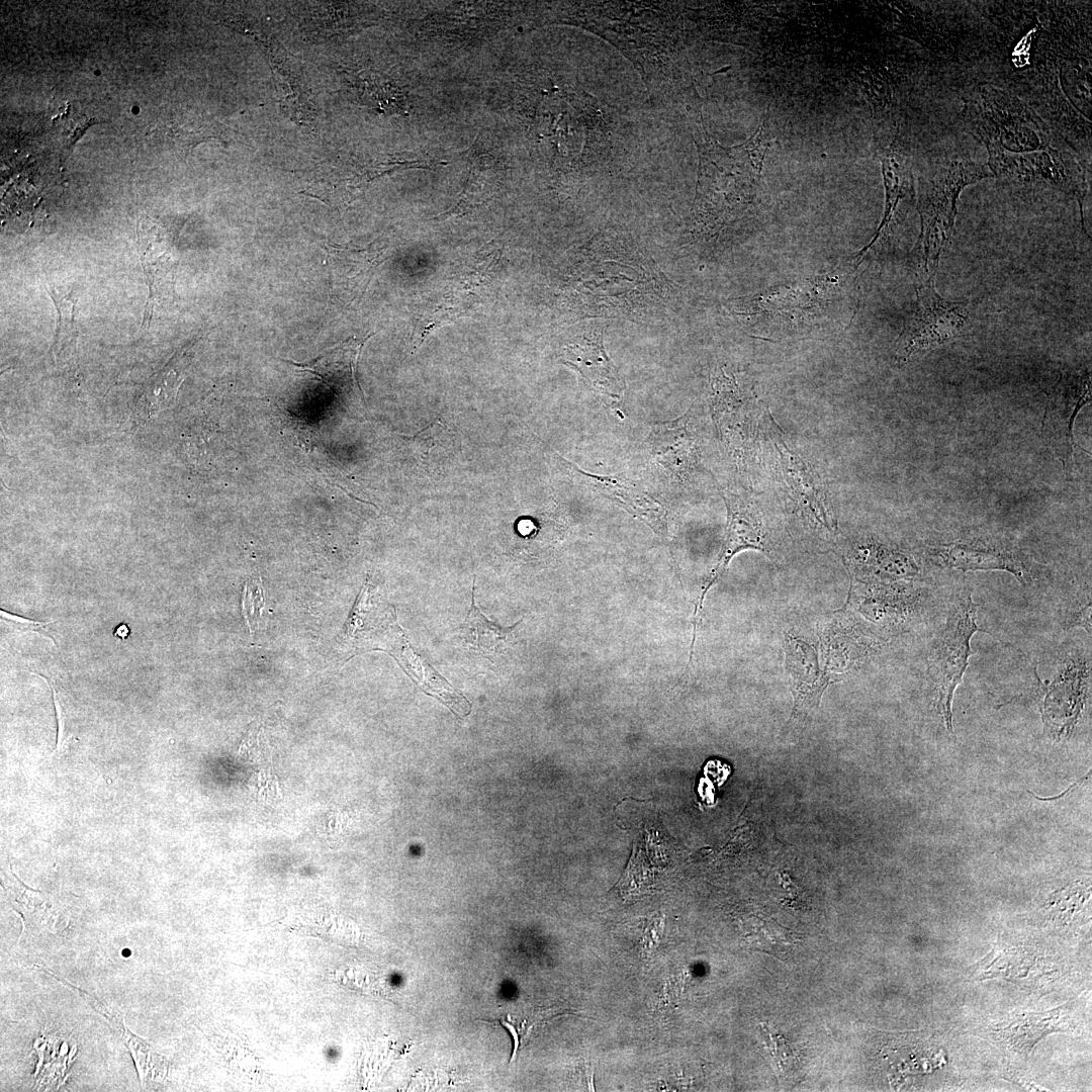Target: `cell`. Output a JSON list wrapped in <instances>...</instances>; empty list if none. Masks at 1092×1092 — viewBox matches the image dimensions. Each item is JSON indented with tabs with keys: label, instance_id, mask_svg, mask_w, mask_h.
I'll return each instance as SVG.
<instances>
[{
	"label": "cell",
	"instance_id": "cell-1",
	"mask_svg": "<svg viewBox=\"0 0 1092 1092\" xmlns=\"http://www.w3.org/2000/svg\"><path fill=\"white\" fill-rule=\"evenodd\" d=\"M989 177L994 176L987 163L966 159L936 161L919 177L920 234L911 256L920 281L934 279L940 256L950 244L961 192Z\"/></svg>",
	"mask_w": 1092,
	"mask_h": 1092
},
{
	"label": "cell",
	"instance_id": "cell-2",
	"mask_svg": "<svg viewBox=\"0 0 1092 1092\" xmlns=\"http://www.w3.org/2000/svg\"><path fill=\"white\" fill-rule=\"evenodd\" d=\"M852 272L825 274L756 296L748 313L769 331H814L834 322L836 305H853Z\"/></svg>",
	"mask_w": 1092,
	"mask_h": 1092
},
{
	"label": "cell",
	"instance_id": "cell-3",
	"mask_svg": "<svg viewBox=\"0 0 1092 1092\" xmlns=\"http://www.w3.org/2000/svg\"><path fill=\"white\" fill-rule=\"evenodd\" d=\"M963 116L986 148L1026 153L1061 142L1022 100L989 84L979 85L967 96Z\"/></svg>",
	"mask_w": 1092,
	"mask_h": 1092
},
{
	"label": "cell",
	"instance_id": "cell-4",
	"mask_svg": "<svg viewBox=\"0 0 1092 1092\" xmlns=\"http://www.w3.org/2000/svg\"><path fill=\"white\" fill-rule=\"evenodd\" d=\"M977 611L971 590L963 589L934 638L927 658L928 673L936 692L935 707L949 732H952L953 695L973 654L971 640L976 632L982 631L977 624Z\"/></svg>",
	"mask_w": 1092,
	"mask_h": 1092
},
{
	"label": "cell",
	"instance_id": "cell-5",
	"mask_svg": "<svg viewBox=\"0 0 1092 1092\" xmlns=\"http://www.w3.org/2000/svg\"><path fill=\"white\" fill-rule=\"evenodd\" d=\"M987 164L994 177L1016 183H1043L1072 195L1080 206L1083 221L1086 174L1080 159L1064 142L1026 153H1010L996 147H987Z\"/></svg>",
	"mask_w": 1092,
	"mask_h": 1092
},
{
	"label": "cell",
	"instance_id": "cell-6",
	"mask_svg": "<svg viewBox=\"0 0 1092 1092\" xmlns=\"http://www.w3.org/2000/svg\"><path fill=\"white\" fill-rule=\"evenodd\" d=\"M969 321L964 302L949 301L936 291L934 279L921 281L916 300L895 343V358L906 363L948 343L965 331Z\"/></svg>",
	"mask_w": 1092,
	"mask_h": 1092
},
{
	"label": "cell",
	"instance_id": "cell-7",
	"mask_svg": "<svg viewBox=\"0 0 1092 1092\" xmlns=\"http://www.w3.org/2000/svg\"><path fill=\"white\" fill-rule=\"evenodd\" d=\"M936 565L963 572L1003 570L1023 585L1038 580L1043 567L1015 542L1001 537H974L936 543L926 550Z\"/></svg>",
	"mask_w": 1092,
	"mask_h": 1092
},
{
	"label": "cell",
	"instance_id": "cell-8",
	"mask_svg": "<svg viewBox=\"0 0 1092 1092\" xmlns=\"http://www.w3.org/2000/svg\"><path fill=\"white\" fill-rule=\"evenodd\" d=\"M1091 399L1089 371L1063 373L1050 390L1041 425V438L1066 470L1074 464L1075 419ZM1079 447V446H1078Z\"/></svg>",
	"mask_w": 1092,
	"mask_h": 1092
},
{
	"label": "cell",
	"instance_id": "cell-9",
	"mask_svg": "<svg viewBox=\"0 0 1092 1092\" xmlns=\"http://www.w3.org/2000/svg\"><path fill=\"white\" fill-rule=\"evenodd\" d=\"M785 650L794 696L792 714L805 719L819 706L830 677L820 670L816 653L806 642L786 634Z\"/></svg>",
	"mask_w": 1092,
	"mask_h": 1092
},
{
	"label": "cell",
	"instance_id": "cell-10",
	"mask_svg": "<svg viewBox=\"0 0 1092 1092\" xmlns=\"http://www.w3.org/2000/svg\"><path fill=\"white\" fill-rule=\"evenodd\" d=\"M139 252L144 269L149 297L146 303L143 326L150 325L155 305L167 297L173 279L174 241L159 228L142 226L138 232Z\"/></svg>",
	"mask_w": 1092,
	"mask_h": 1092
},
{
	"label": "cell",
	"instance_id": "cell-11",
	"mask_svg": "<svg viewBox=\"0 0 1092 1092\" xmlns=\"http://www.w3.org/2000/svg\"><path fill=\"white\" fill-rule=\"evenodd\" d=\"M565 363L580 373L602 400L614 407L622 401L624 383L604 349L601 336L567 346Z\"/></svg>",
	"mask_w": 1092,
	"mask_h": 1092
},
{
	"label": "cell",
	"instance_id": "cell-12",
	"mask_svg": "<svg viewBox=\"0 0 1092 1092\" xmlns=\"http://www.w3.org/2000/svg\"><path fill=\"white\" fill-rule=\"evenodd\" d=\"M881 168L885 187V211L881 223L872 241L854 258L857 268L875 245L885 240L891 230L899 203L913 193L911 166L903 148L896 136L881 154Z\"/></svg>",
	"mask_w": 1092,
	"mask_h": 1092
},
{
	"label": "cell",
	"instance_id": "cell-13",
	"mask_svg": "<svg viewBox=\"0 0 1092 1092\" xmlns=\"http://www.w3.org/2000/svg\"><path fill=\"white\" fill-rule=\"evenodd\" d=\"M772 431L775 446L780 455L781 471L795 500L817 522L828 530H832V519L826 507V495L818 478L809 466L785 444L780 434L778 435V429L772 428Z\"/></svg>",
	"mask_w": 1092,
	"mask_h": 1092
},
{
	"label": "cell",
	"instance_id": "cell-14",
	"mask_svg": "<svg viewBox=\"0 0 1092 1092\" xmlns=\"http://www.w3.org/2000/svg\"><path fill=\"white\" fill-rule=\"evenodd\" d=\"M728 512V528L717 575L732 555L742 549L766 550L765 537L757 512L742 495L730 489H720Z\"/></svg>",
	"mask_w": 1092,
	"mask_h": 1092
},
{
	"label": "cell",
	"instance_id": "cell-15",
	"mask_svg": "<svg viewBox=\"0 0 1092 1092\" xmlns=\"http://www.w3.org/2000/svg\"><path fill=\"white\" fill-rule=\"evenodd\" d=\"M567 463L582 477L585 483L601 494L617 502L626 510L646 519L651 524L663 522L665 516L663 506L635 481L621 475L589 473L568 461Z\"/></svg>",
	"mask_w": 1092,
	"mask_h": 1092
},
{
	"label": "cell",
	"instance_id": "cell-16",
	"mask_svg": "<svg viewBox=\"0 0 1092 1092\" xmlns=\"http://www.w3.org/2000/svg\"><path fill=\"white\" fill-rule=\"evenodd\" d=\"M332 291L340 300L352 302L366 288L375 264L368 250L332 246L327 248Z\"/></svg>",
	"mask_w": 1092,
	"mask_h": 1092
},
{
	"label": "cell",
	"instance_id": "cell-17",
	"mask_svg": "<svg viewBox=\"0 0 1092 1092\" xmlns=\"http://www.w3.org/2000/svg\"><path fill=\"white\" fill-rule=\"evenodd\" d=\"M273 72L275 87L282 109L297 122H305L313 116V107L309 103L308 92L297 71L288 60L286 52L275 44H264Z\"/></svg>",
	"mask_w": 1092,
	"mask_h": 1092
},
{
	"label": "cell",
	"instance_id": "cell-18",
	"mask_svg": "<svg viewBox=\"0 0 1092 1092\" xmlns=\"http://www.w3.org/2000/svg\"><path fill=\"white\" fill-rule=\"evenodd\" d=\"M684 418L663 424L652 433V450L658 458L671 449L673 452L662 465L672 466L673 472L687 474L696 464L694 438Z\"/></svg>",
	"mask_w": 1092,
	"mask_h": 1092
},
{
	"label": "cell",
	"instance_id": "cell-19",
	"mask_svg": "<svg viewBox=\"0 0 1092 1092\" xmlns=\"http://www.w3.org/2000/svg\"><path fill=\"white\" fill-rule=\"evenodd\" d=\"M474 590L475 583L470 611L459 628V636L469 649L488 656L500 650L515 626L503 628L488 621L475 605Z\"/></svg>",
	"mask_w": 1092,
	"mask_h": 1092
},
{
	"label": "cell",
	"instance_id": "cell-20",
	"mask_svg": "<svg viewBox=\"0 0 1092 1092\" xmlns=\"http://www.w3.org/2000/svg\"><path fill=\"white\" fill-rule=\"evenodd\" d=\"M119 1031L134 1062L141 1085L162 1081L167 1071L165 1059L148 1041L130 1032L124 1024Z\"/></svg>",
	"mask_w": 1092,
	"mask_h": 1092
},
{
	"label": "cell",
	"instance_id": "cell-21",
	"mask_svg": "<svg viewBox=\"0 0 1092 1092\" xmlns=\"http://www.w3.org/2000/svg\"><path fill=\"white\" fill-rule=\"evenodd\" d=\"M47 291L58 313L54 352L59 354L64 349L73 346L78 335L75 321L78 294L74 289L64 291L54 286H48Z\"/></svg>",
	"mask_w": 1092,
	"mask_h": 1092
},
{
	"label": "cell",
	"instance_id": "cell-22",
	"mask_svg": "<svg viewBox=\"0 0 1092 1092\" xmlns=\"http://www.w3.org/2000/svg\"><path fill=\"white\" fill-rule=\"evenodd\" d=\"M264 607L263 590L260 583L254 581L247 583L243 596V612L251 630L252 624L257 626V620L261 618Z\"/></svg>",
	"mask_w": 1092,
	"mask_h": 1092
},
{
	"label": "cell",
	"instance_id": "cell-23",
	"mask_svg": "<svg viewBox=\"0 0 1092 1092\" xmlns=\"http://www.w3.org/2000/svg\"><path fill=\"white\" fill-rule=\"evenodd\" d=\"M1067 628L1082 627L1091 634V599L1090 595L1078 602L1064 619Z\"/></svg>",
	"mask_w": 1092,
	"mask_h": 1092
},
{
	"label": "cell",
	"instance_id": "cell-24",
	"mask_svg": "<svg viewBox=\"0 0 1092 1092\" xmlns=\"http://www.w3.org/2000/svg\"><path fill=\"white\" fill-rule=\"evenodd\" d=\"M0 614H1L2 621L7 622V624L11 625V627L13 626L14 628L20 629V630L25 629V630L38 632L36 630H38L39 628H42L46 625L50 624V623H43V622H36V621H32V620H29V619H26V618H23V617H19L17 615L10 614V613L4 611L3 609H1Z\"/></svg>",
	"mask_w": 1092,
	"mask_h": 1092
},
{
	"label": "cell",
	"instance_id": "cell-25",
	"mask_svg": "<svg viewBox=\"0 0 1092 1092\" xmlns=\"http://www.w3.org/2000/svg\"><path fill=\"white\" fill-rule=\"evenodd\" d=\"M37 675L41 676L42 678H44L50 684V687H51L52 693H53V700H54L56 718H57V723H58L57 745H56V749L54 750V753H55L57 751H60V749L63 746V742H64V718H63V713H62V707H61V705L59 703L54 682L50 681L46 676H43V675H41L39 673H37Z\"/></svg>",
	"mask_w": 1092,
	"mask_h": 1092
},
{
	"label": "cell",
	"instance_id": "cell-26",
	"mask_svg": "<svg viewBox=\"0 0 1092 1092\" xmlns=\"http://www.w3.org/2000/svg\"><path fill=\"white\" fill-rule=\"evenodd\" d=\"M130 634H131L130 628L124 622L119 623L113 630V636L116 637L117 639L121 640V641L127 639L130 636Z\"/></svg>",
	"mask_w": 1092,
	"mask_h": 1092
}]
</instances>
